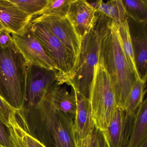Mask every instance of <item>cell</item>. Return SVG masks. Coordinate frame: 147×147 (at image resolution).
I'll list each match as a JSON object with an SVG mask.
<instances>
[{
	"label": "cell",
	"instance_id": "cell-1",
	"mask_svg": "<svg viewBox=\"0 0 147 147\" xmlns=\"http://www.w3.org/2000/svg\"><path fill=\"white\" fill-rule=\"evenodd\" d=\"M19 124L45 147H76L74 120L57 109L46 93L33 107L16 111Z\"/></svg>",
	"mask_w": 147,
	"mask_h": 147
},
{
	"label": "cell",
	"instance_id": "cell-2",
	"mask_svg": "<svg viewBox=\"0 0 147 147\" xmlns=\"http://www.w3.org/2000/svg\"><path fill=\"white\" fill-rule=\"evenodd\" d=\"M98 63L107 71L118 106L124 110L128 94L138 78L125 57L117 26L113 22L101 39Z\"/></svg>",
	"mask_w": 147,
	"mask_h": 147
},
{
	"label": "cell",
	"instance_id": "cell-3",
	"mask_svg": "<svg viewBox=\"0 0 147 147\" xmlns=\"http://www.w3.org/2000/svg\"><path fill=\"white\" fill-rule=\"evenodd\" d=\"M28 67L13 41L0 46V96L16 111L25 104Z\"/></svg>",
	"mask_w": 147,
	"mask_h": 147
},
{
	"label": "cell",
	"instance_id": "cell-4",
	"mask_svg": "<svg viewBox=\"0 0 147 147\" xmlns=\"http://www.w3.org/2000/svg\"><path fill=\"white\" fill-rule=\"evenodd\" d=\"M96 13L98 18L95 25L82 38L78 65L65 83L88 98L95 66L98 63L101 39L113 22L103 14Z\"/></svg>",
	"mask_w": 147,
	"mask_h": 147
},
{
	"label": "cell",
	"instance_id": "cell-5",
	"mask_svg": "<svg viewBox=\"0 0 147 147\" xmlns=\"http://www.w3.org/2000/svg\"><path fill=\"white\" fill-rule=\"evenodd\" d=\"M88 98L95 127L106 131L118 105L110 76L98 63L95 66Z\"/></svg>",
	"mask_w": 147,
	"mask_h": 147
},
{
	"label": "cell",
	"instance_id": "cell-6",
	"mask_svg": "<svg viewBox=\"0 0 147 147\" xmlns=\"http://www.w3.org/2000/svg\"><path fill=\"white\" fill-rule=\"evenodd\" d=\"M31 23L35 36L57 68V83L60 85L66 83L76 68L73 55L46 25L40 22L31 21Z\"/></svg>",
	"mask_w": 147,
	"mask_h": 147
},
{
	"label": "cell",
	"instance_id": "cell-7",
	"mask_svg": "<svg viewBox=\"0 0 147 147\" xmlns=\"http://www.w3.org/2000/svg\"><path fill=\"white\" fill-rule=\"evenodd\" d=\"M11 34L14 43L27 64L57 71L56 66L35 36L31 22L21 33Z\"/></svg>",
	"mask_w": 147,
	"mask_h": 147
},
{
	"label": "cell",
	"instance_id": "cell-8",
	"mask_svg": "<svg viewBox=\"0 0 147 147\" xmlns=\"http://www.w3.org/2000/svg\"><path fill=\"white\" fill-rule=\"evenodd\" d=\"M31 22H42L48 26L73 55L76 68L80 59L82 39L68 18L40 16L33 18Z\"/></svg>",
	"mask_w": 147,
	"mask_h": 147
},
{
	"label": "cell",
	"instance_id": "cell-9",
	"mask_svg": "<svg viewBox=\"0 0 147 147\" xmlns=\"http://www.w3.org/2000/svg\"><path fill=\"white\" fill-rule=\"evenodd\" d=\"M26 98L24 107L35 106L58 80L57 71L28 64Z\"/></svg>",
	"mask_w": 147,
	"mask_h": 147
},
{
	"label": "cell",
	"instance_id": "cell-10",
	"mask_svg": "<svg viewBox=\"0 0 147 147\" xmlns=\"http://www.w3.org/2000/svg\"><path fill=\"white\" fill-rule=\"evenodd\" d=\"M138 77L146 82L147 78V22H138L127 17Z\"/></svg>",
	"mask_w": 147,
	"mask_h": 147
},
{
	"label": "cell",
	"instance_id": "cell-11",
	"mask_svg": "<svg viewBox=\"0 0 147 147\" xmlns=\"http://www.w3.org/2000/svg\"><path fill=\"white\" fill-rule=\"evenodd\" d=\"M67 17L82 39L94 26L98 15L88 1L74 0Z\"/></svg>",
	"mask_w": 147,
	"mask_h": 147
},
{
	"label": "cell",
	"instance_id": "cell-12",
	"mask_svg": "<svg viewBox=\"0 0 147 147\" xmlns=\"http://www.w3.org/2000/svg\"><path fill=\"white\" fill-rule=\"evenodd\" d=\"M32 19L10 0H0V24L11 33H21Z\"/></svg>",
	"mask_w": 147,
	"mask_h": 147
},
{
	"label": "cell",
	"instance_id": "cell-13",
	"mask_svg": "<svg viewBox=\"0 0 147 147\" xmlns=\"http://www.w3.org/2000/svg\"><path fill=\"white\" fill-rule=\"evenodd\" d=\"M74 90L76 101V113L74 119L76 137L83 139L93 132L96 127L89 98Z\"/></svg>",
	"mask_w": 147,
	"mask_h": 147
},
{
	"label": "cell",
	"instance_id": "cell-14",
	"mask_svg": "<svg viewBox=\"0 0 147 147\" xmlns=\"http://www.w3.org/2000/svg\"><path fill=\"white\" fill-rule=\"evenodd\" d=\"M55 107L63 113L74 119L76 110L75 93L74 88L69 93L66 87L55 82L46 93Z\"/></svg>",
	"mask_w": 147,
	"mask_h": 147
},
{
	"label": "cell",
	"instance_id": "cell-15",
	"mask_svg": "<svg viewBox=\"0 0 147 147\" xmlns=\"http://www.w3.org/2000/svg\"><path fill=\"white\" fill-rule=\"evenodd\" d=\"M125 147H140L147 141V100L145 99L136 111Z\"/></svg>",
	"mask_w": 147,
	"mask_h": 147
},
{
	"label": "cell",
	"instance_id": "cell-16",
	"mask_svg": "<svg viewBox=\"0 0 147 147\" xmlns=\"http://www.w3.org/2000/svg\"><path fill=\"white\" fill-rule=\"evenodd\" d=\"M126 117L124 111L118 106L105 133L109 147L125 146Z\"/></svg>",
	"mask_w": 147,
	"mask_h": 147
},
{
	"label": "cell",
	"instance_id": "cell-17",
	"mask_svg": "<svg viewBox=\"0 0 147 147\" xmlns=\"http://www.w3.org/2000/svg\"><path fill=\"white\" fill-rule=\"evenodd\" d=\"M145 83L138 78L132 86L125 104L124 111L126 117V129L130 130L132 125L133 117L136 111L144 100L147 90Z\"/></svg>",
	"mask_w": 147,
	"mask_h": 147
},
{
	"label": "cell",
	"instance_id": "cell-18",
	"mask_svg": "<svg viewBox=\"0 0 147 147\" xmlns=\"http://www.w3.org/2000/svg\"><path fill=\"white\" fill-rule=\"evenodd\" d=\"M7 126L13 147H45L23 129L18 122L15 113L10 115Z\"/></svg>",
	"mask_w": 147,
	"mask_h": 147
},
{
	"label": "cell",
	"instance_id": "cell-19",
	"mask_svg": "<svg viewBox=\"0 0 147 147\" xmlns=\"http://www.w3.org/2000/svg\"><path fill=\"white\" fill-rule=\"evenodd\" d=\"M95 10L109 18L117 25L127 20V17L122 0H111L105 3L101 0L89 3Z\"/></svg>",
	"mask_w": 147,
	"mask_h": 147
},
{
	"label": "cell",
	"instance_id": "cell-20",
	"mask_svg": "<svg viewBox=\"0 0 147 147\" xmlns=\"http://www.w3.org/2000/svg\"><path fill=\"white\" fill-rule=\"evenodd\" d=\"M116 26L121 45L125 55V57L131 70L137 78H139L135 63L133 46L129 31L127 19L125 22L118 25H116Z\"/></svg>",
	"mask_w": 147,
	"mask_h": 147
},
{
	"label": "cell",
	"instance_id": "cell-21",
	"mask_svg": "<svg viewBox=\"0 0 147 147\" xmlns=\"http://www.w3.org/2000/svg\"><path fill=\"white\" fill-rule=\"evenodd\" d=\"M122 2L127 17L136 22H147V0H124Z\"/></svg>",
	"mask_w": 147,
	"mask_h": 147
},
{
	"label": "cell",
	"instance_id": "cell-22",
	"mask_svg": "<svg viewBox=\"0 0 147 147\" xmlns=\"http://www.w3.org/2000/svg\"><path fill=\"white\" fill-rule=\"evenodd\" d=\"M73 1L74 0H48L45 7L35 17L40 16L67 17Z\"/></svg>",
	"mask_w": 147,
	"mask_h": 147
},
{
	"label": "cell",
	"instance_id": "cell-23",
	"mask_svg": "<svg viewBox=\"0 0 147 147\" xmlns=\"http://www.w3.org/2000/svg\"><path fill=\"white\" fill-rule=\"evenodd\" d=\"M20 9L33 18L44 9L48 0H10Z\"/></svg>",
	"mask_w": 147,
	"mask_h": 147
},
{
	"label": "cell",
	"instance_id": "cell-24",
	"mask_svg": "<svg viewBox=\"0 0 147 147\" xmlns=\"http://www.w3.org/2000/svg\"><path fill=\"white\" fill-rule=\"evenodd\" d=\"M76 147H99L98 129L83 139L76 137Z\"/></svg>",
	"mask_w": 147,
	"mask_h": 147
},
{
	"label": "cell",
	"instance_id": "cell-25",
	"mask_svg": "<svg viewBox=\"0 0 147 147\" xmlns=\"http://www.w3.org/2000/svg\"><path fill=\"white\" fill-rule=\"evenodd\" d=\"M16 111L0 96V121L7 126L9 117Z\"/></svg>",
	"mask_w": 147,
	"mask_h": 147
},
{
	"label": "cell",
	"instance_id": "cell-26",
	"mask_svg": "<svg viewBox=\"0 0 147 147\" xmlns=\"http://www.w3.org/2000/svg\"><path fill=\"white\" fill-rule=\"evenodd\" d=\"M0 147H13L7 126L0 121Z\"/></svg>",
	"mask_w": 147,
	"mask_h": 147
},
{
	"label": "cell",
	"instance_id": "cell-27",
	"mask_svg": "<svg viewBox=\"0 0 147 147\" xmlns=\"http://www.w3.org/2000/svg\"><path fill=\"white\" fill-rule=\"evenodd\" d=\"M98 130L99 147H109L105 133L103 131Z\"/></svg>",
	"mask_w": 147,
	"mask_h": 147
},
{
	"label": "cell",
	"instance_id": "cell-28",
	"mask_svg": "<svg viewBox=\"0 0 147 147\" xmlns=\"http://www.w3.org/2000/svg\"><path fill=\"white\" fill-rule=\"evenodd\" d=\"M140 147H147V141H145Z\"/></svg>",
	"mask_w": 147,
	"mask_h": 147
}]
</instances>
